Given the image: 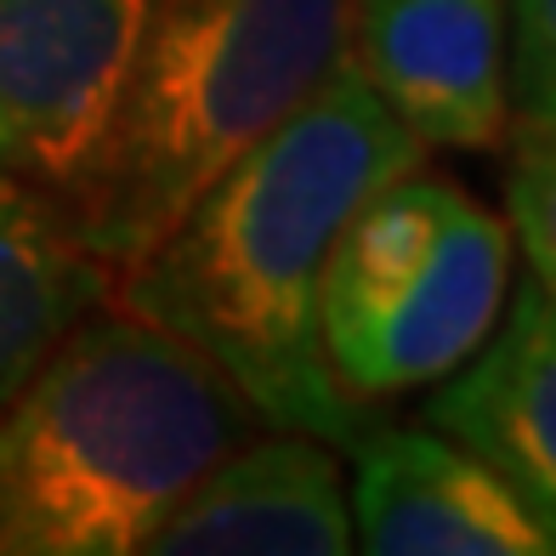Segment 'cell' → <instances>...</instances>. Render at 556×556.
<instances>
[{"instance_id": "1", "label": "cell", "mask_w": 556, "mask_h": 556, "mask_svg": "<svg viewBox=\"0 0 556 556\" xmlns=\"http://www.w3.org/2000/svg\"><path fill=\"white\" fill-rule=\"evenodd\" d=\"M426 154L346 52L307 103L114 278L119 307L211 358L262 426L341 448L369 426V409L324 364L318 285L346 216Z\"/></svg>"}, {"instance_id": "2", "label": "cell", "mask_w": 556, "mask_h": 556, "mask_svg": "<svg viewBox=\"0 0 556 556\" xmlns=\"http://www.w3.org/2000/svg\"><path fill=\"white\" fill-rule=\"evenodd\" d=\"M256 432L233 381L137 313H91L0 403V556H142Z\"/></svg>"}, {"instance_id": "3", "label": "cell", "mask_w": 556, "mask_h": 556, "mask_svg": "<svg viewBox=\"0 0 556 556\" xmlns=\"http://www.w3.org/2000/svg\"><path fill=\"white\" fill-rule=\"evenodd\" d=\"M358 0H148L91 160L58 193L114 278L352 52Z\"/></svg>"}, {"instance_id": "4", "label": "cell", "mask_w": 556, "mask_h": 556, "mask_svg": "<svg viewBox=\"0 0 556 556\" xmlns=\"http://www.w3.org/2000/svg\"><path fill=\"white\" fill-rule=\"evenodd\" d=\"M511 227L426 165L375 188L336 233L318 341L352 403H387L460 369L505 313Z\"/></svg>"}, {"instance_id": "5", "label": "cell", "mask_w": 556, "mask_h": 556, "mask_svg": "<svg viewBox=\"0 0 556 556\" xmlns=\"http://www.w3.org/2000/svg\"><path fill=\"white\" fill-rule=\"evenodd\" d=\"M148 0H0V170L63 193L131 68Z\"/></svg>"}, {"instance_id": "6", "label": "cell", "mask_w": 556, "mask_h": 556, "mask_svg": "<svg viewBox=\"0 0 556 556\" xmlns=\"http://www.w3.org/2000/svg\"><path fill=\"white\" fill-rule=\"evenodd\" d=\"M346 505L369 556H556V528L466 443L420 426H364Z\"/></svg>"}, {"instance_id": "7", "label": "cell", "mask_w": 556, "mask_h": 556, "mask_svg": "<svg viewBox=\"0 0 556 556\" xmlns=\"http://www.w3.org/2000/svg\"><path fill=\"white\" fill-rule=\"evenodd\" d=\"M352 58L426 148L505 142V0H358Z\"/></svg>"}, {"instance_id": "8", "label": "cell", "mask_w": 556, "mask_h": 556, "mask_svg": "<svg viewBox=\"0 0 556 556\" xmlns=\"http://www.w3.org/2000/svg\"><path fill=\"white\" fill-rule=\"evenodd\" d=\"M352 505L336 443L273 432L239 443L170 505L142 556H346Z\"/></svg>"}, {"instance_id": "9", "label": "cell", "mask_w": 556, "mask_h": 556, "mask_svg": "<svg viewBox=\"0 0 556 556\" xmlns=\"http://www.w3.org/2000/svg\"><path fill=\"white\" fill-rule=\"evenodd\" d=\"M426 420L489 460L556 528V285L528 273L489 341L432 381Z\"/></svg>"}, {"instance_id": "10", "label": "cell", "mask_w": 556, "mask_h": 556, "mask_svg": "<svg viewBox=\"0 0 556 556\" xmlns=\"http://www.w3.org/2000/svg\"><path fill=\"white\" fill-rule=\"evenodd\" d=\"M109 295L114 273L80 244L58 199L0 170V403Z\"/></svg>"}, {"instance_id": "11", "label": "cell", "mask_w": 556, "mask_h": 556, "mask_svg": "<svg viewBox=\"0 0 556 556\" xmlns=\"http://www.w3.org/2000/svg\"><path fill=\"white\" fill-rule=\"evenodd\" d=\"M556 125V0H505V137Z\"/></svg>"}, {"instance_id": "12", "label": "cell", "mask_w": 556, "mask_h": 556, "mask_svg": "<svg viewBox=\"0 0 556 556\" xmlns=\"http://www.w3.org/2000/svg\"><path fill=\"white\" fill-rule=\"evenodd\" d=\"M511 176H505V211L528 256V273L556 285V125L511 131Z\"/></svg>"}]
</instances>
